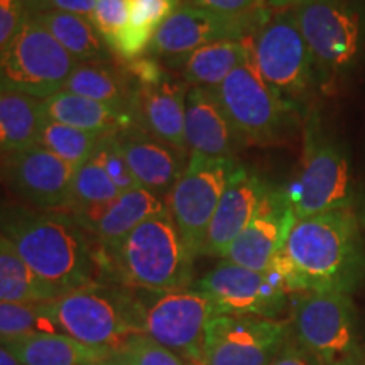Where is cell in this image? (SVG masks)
Returning a JSON list of instances; mask_svg holds the SVG:
<instances>
[{"label":"cell","mask_w":365,"mask_h":365,"mask_svg":"<svg viewBox=\"0 0 365 365\" xmlns=\"http://www.w3.org/2000/svg\"><path fill=\"white\" fill-rule=\"evenodd\" d=\"M269 267L284 279L289 294H350L365 274L357 213L341 208L298 220Z\"/></svg>","instance_id":"6da1fadb"},{"label":"cell","mask_w":365,"mask_h":365,"mask_svg":"<svg viewBox=\"0 0 365 365\" xmlns=\"http://www.w3.org/2000/svg\"><path fill=\"white\" fill-rule=\"evenodd\" d=\"M0 235L41 279L63 293L93 282L98 267L93 244L68 213L0 200Z\"/></svg>","instance_id":"7a4b0ae2"},{"label":"cell","mask_w":365,"mask_h":365,"mask_svg":"<svg viewBox=\"0 0 365 365\" xmlns=\"http://www.w3.org/2000/svg\"><path fill=\"white\" fill-rule=\"evenodd\" d=\"M193 261L166 208L137 225L98 266L107 264L130 289L175 291L190 286Z\"/></svg>","instance_id":"3957f363"},{"label":"cell","mask_w":365,"mask_h":365,"mask_svg":"<svg viewBox=\"0 0 365 365\" xmlns=\"http://www.w3.org/2000/svg\"><path fill=\"white\" fill-rule=\"evenodd\" d=\"M355 190L346 149L327 134L317 115H308L298 175L282 188L296 218L354 208Z\"/></svg>","instance_id":"277c9868"},{"label":"cell","mask_w":365,"mask_h":365,"mask_svg":"<svg viewBox=\"0 0 365 365\" xmlns=\"http://www.w3.org/2000/svg\"><path fill=\"white\" fill-rule=\"evenodd\" d=\"M59 331L93 349L115 354L140 328L139 298L125 289L97 282L73 289L53 301Z\"/></svg>","instance_id":"5b68a950"},{"label":"cell","mask_w":365,"mask_h":365,"mask_svg":"<svg viewBox=\"0 0 365 365\" xmlns=\"http://www.w3.org/2000/svg\"><path fill=\"white\" fill-rule=\"evenodd\" d=\"M254 63L264 81L298 113L312 97L318 75L293 9H282L254 36Z\"/></svg>","instance_id":"8992f818"},{"label":"cell","mask_w":365,"mask_h":365,"mask_svg":"<svg viewBox=\"0 0 365 365\" xmlns=\"http://www.w3.org/2000/svg\"><path fill=\"white\" fill-rule=\"evenodd\" d=\"M212 91L242 145L279 143L296 115L293 108L264 81L254 56L235 68Z\"/></svg>","instance_id":"52a82bcc"},{"label":"cell","mask_w":365,"mask_h":365,"mask_svg":"<svg viewBox=\"0 0 365 365\" xmlns=\"http://www.w3.org/2000/svg\"><path fill=\"white\" fill-rule=\"evenodd\" d=\"M78 63L31 16L0 53V91L44 100L65 88Z\"/></svg>","instance_id":"ba28073f"},{"label":"cell","mask_w":365,"mask_h":365,"mask_svg":"<svg viewBox=\"0 0 365 365\" xmlns=\"http://www.w3.org/2000/svg\"><path fill=\"white\" fill-rule=\"evenodd\" d=\"M293 11L312 53L318 83L333 81L357 63L362 22L349 0H304Z\"/></svg>","instance_id":"9c48e42d"},{"label":"cell","mask_w":365,"mask_h":365,"mask_svg":"<svg viewBox=\"0 0 365 365\" xmlns=\"http://www.w3.org/2000/svg\"><path fill=\"white\" fill-rule=\"evenodd\" d=\"M139 298L140 328L181 359L200 364L208 323L218 317L215 304L200 289L149 291Z\"/></svg>","instance_id":"30bf717a"},{"label":"cell","mask_w":365,"mask_h":365,"mask_svg":"<svg viewBox=\"0 0 365 365\" xmlns=\"http://www.w3.org/2000/svg\"><path fill=\"white\" fill-rule=\"evenodd\" d=\"M235 166V159L190 153L185 171L166 196V208L193 259L203 255L210 222Z\"/></svg>","instance_id":"8fae6325"},{"label":"cell","mask_w":365,"mask_h":365,"mask_svg":"<svg viewBox=\"0 0 365 365\" xmlns=\"http://www.w3.org/2000/svg\"><path fill=\"white\" fill-rule=\"evenodd\" d=\"M293 331L303 350L322 365H335L359 346L357 314L345 293L296 294Z\"/></svg>","instance_id":"7c38bea8"},{"label":"cell","mask_w":365,"mask_h":365,"mask_svg":"<svg viewBox=\"0 0 365 365\" xmlns=\"http://www.w3.org/2000/svg\"><path fill=\"white\" fill-rule=\"evenodd\" d=\"M271 16L272 12L244 17L223 16L185 4L159 27L148 53L153 58L168 61L170 66L181 68L182 61L203 46L218 41L254 38Z\"/></svg>","instance_id":"4fadbf2b"},{"label":"cell","mask_w":365,"mask_h":365,"mask_svg":"<svg viewBox=\"0 0 365 365\" xmlns=\"http://www.w3.org/2000/svg\"><path fill=\"white\" fill-rule=\"evenodd\" d=\"M218 314L276 319L287 307L289 291L274 269L252 271L223 261L198 282Z\"/></svg>","instance_id":"5bb4252c"},{"label":"cell","mask_w":365,"mask_h":365,"mask_svg":"<svg viewBox=\"0 0 365 365\" xmlns=\"http://www.w3.org/2000/svg\"><path fill=\"white\" fill-rule=\"evenodd\" d=\"M287 333L279 319L218 314L207 327L200 365H271Z\"/></svg>","instance_id":"9a60e30c"},{"label":"cell","mask_w":365,"mask_h":365,"mask_svg":"<svg viewBox=\"0 0 365 365\" xmlns=\"http://www.w3.org/2000/svg\"><path fill=\"white\" fill-rule=\"evenodd\" d=\"M76 168L43 145L0 159V180L22 203L48 212H68Z\"/></svg>","instance_id":"2e32d148"},{"label":"cell","mask_w":365,"mask_h":365,"mask_svg":"<svg viewBox=\"0 0 365 365\" xmlns=\"http://www.w3.org/2000/svg\"><path fill=\"white\" fill-rule=\"evenodd\" d=\"M296 222L298 218L284 191L282 188H271L249 225L227 249L223 261L252 271H266L284 247Z\"/></svg>","instance_id":"e0dca14e"},{"label":"cell","mask_w":365,"mask_h":365,"mask_svg":"<svg viewBox=\"0 0 365 365\" xmlns=\"http://www.w3.org/2000/svg\"><path fill=\"white\" fill-rule=\"evenodd\" d=\"M163 210H166L163 198L144 188H137L118 195L112 203L103 207L76 210L68 215L98 245V250H95L98 264L108 257L137 225Z\"/></svg>","instance_id":"ac0fdd59"},{"label":"cell","mask_w":365,"mask_h":365,"mask_svg":"<svg viewBox=\"0 0 365 365\" xmlns=\"http://www.w3.org/2000/svg\"><path fill=\"white\" fill-rule=\"evenodd\" d=\"M271 186L252 168L237 163L210 222L203 255L222 257L249 225Z\"/></svg>","instance_id":"d6986e66"},{"label":"cell","mask_w":365,"mask_h":365,"mask_svg":"<svg viewBox=\"0 0 365 365\" xmlns=\"http://www.w3.org/2000/svg\"><path fill=\"white\" fill-rule=\"evenodd\" d=\"M188 90L190 85L171 73L156 83L135 85V110L140 129L181 153H188L185 140Z\"/></svg>","instance_id":"ffe728a7"},{"label":"cell","mask_w":365,"mask_h":365,"mask_svg":"<svg viewBox=\"0 0 365 365\" xmlns=\"http://www.w3.org/2000/svg\"><path fill=\"white\" fill-rule=\"evenodd\" d=\"M115 140L140 188L166 198L185 171L188 154L163 143L143 129L115 134Z\"/></svg>","instance_id":"44dd1931"},{"label":"cell","mask_w":365,"mask_h":365,"mask_svg":"<svg viewBox=\"0 0 365 365\" xmlns=\"http://www.w3.org/2000/svg\"><path fill=\"white\" fill-rule=\"evenodd\" d=\"M185 140L190 153L234 159L240 140L212 90L190 86L186 97Z\"/></svg>","instance_id":"7402d4cb"},{"label":"cell","mask_w":365,"mask_h":365,"mask_svg":"<svg viewBox=\"0 0 365 365\" xmlns=\"http://www.w3.org/2000/svg\"><path fill=\"white\" fill-rule=\"evenodd\" d=\"M44 117L75 129L110 135L124 130L140 129L135 112L95 102L70 91H58L43 100Z\"/></svg>","instance_id":"603a6c76"},{"label":"cell","mask_w":365,"mask_h":365,"mask_svg":"<svg viewBox=\"0 0 365 365\" xmlns=\"http://www.w3.org/2000/svg\"><path fill=\"white\" fill-rule=\"evenodd\" d=\"M21 365H86L110 357L108 350H100L71 339L65 333L21 336L0 340Z\"/></svg>","instance_id":"cb8c5ba5"},{"label":"cell","mask_w":365,"mask_h":365,"mask_svg":"<svg viewBox=\"0 0 365 365\" xmlns=\"http://www.w3.org/2000/svg\"><path fill=\"white\" fill-rule=\"evenodd\" d=\"M254 56V38L218 41L190 54L181 65V78L190 86L213 90L235 68Z\"/></svg>","instance_id":"d4e9b609"},{"label":"cell","mask_w":365,"mask_h":365,"mask_svg":"<svg viewBox=\"0 0 365 365\" xmlns=\"http://www.w3.org/2000/svg\"><path fill=\"white\" fill-rule=\"evenodd\" d=\"M63 90L137 113L134 81L110 63H78Z\"/></svg>","instance_id":"484cf974"},{"label":"cell","mask_w":365,"mask_h":365,"mask_svg":"<svg viewBox=\"0 0 365 365\" xmlns=\"http://www.w3.org/2000/svg\"><path fill=\"white\" fill-rule=\"evenodd\" d=\"M44 118L43 100L0 91V159L38 145Z\"/></svg>","instance_id":"4316f807"},{"label":"cell","mask_w":365,"mask_h":365,"mask_svg":"<svg viewBox=\"0 0 365 365\" xmlns=\"http://www.w3.org/2000/svg\"><path fill=\"white\" fill-rule=\"evenodd\" d=\"M58 41L76 63H107L110 49L100 38L88 19L73 14L41 12L31 14Z\"/></svg>","instance_id":"83f0119b"},{"label":"cell","mask_w":365,"mask_h":365,"mask_svg":"<svg viewBox=\"0 0 365 365\" xmlns=\"http://www.w3.org/2000/svg\"><path fill=\"white\" fill-rule=\"evenodd\" d=\"M61 289L41 279L27 266L17 249L0 235V301L7 303H48L61 296Z\"/></svg>","instance_id":"f1b7e54d"},{"label":"cell","mask_w":365,"mask_h":365,"mask_svg":"<svg viewBox=\"0 0 365 365\" xmlns=\"http://www.w3.org/2000/svg\"><path fill=\"white\" fill-rule=\"evenodd\" d=\"M180 7L181 0H129V19L118 36L113 54L124 61L143 56L159 27Z\"/></svg>","instance_id":"f546056e"},{"label":"cell","mask_w":365,"mask_h":365,"mask_svg":"<svg viewBox=\"0 0 365 365\" xmlns=\"http://www.w3.org/2000/svg\"><path fill=\"white\" fill-rule=\"evenodd\" d=\"M103 137V134H97V132L75 129V127L44 118L38 144L78 170L95 156Z\"/></svg>","instance_id":"4dcf8cb0"},{"label":"cell","mask_w":365,"mask_h":365,"mask_svg":"<svg viewBox=\"0 0 365 365\" xmlns=\"http://www.w3.org/2000/svg\"><path fill=\"white\" fill-rule=\"evenodd\" d=\"M43 333H61L53 312V301L48 303L0 301V340L43 335Z\"/></svg>","instance_id":"1f68e13d"},{"label":"cell","mask_w":365,"mask_h":365,"mask_svg":"<svg viewBox=\"0 0 365 365\" xmlns=\"http://www.w3.org/2000/svg\"><path fill=\"white\" fill-rule=\"evenodd\" d=\"M118 195L120 191L108 178L102 163L93 156L75 173L71 205L66 213L83 208L103 207V205L112 203Z\"/></svg>","instance_id":"d6a6232c"},{"label":"cell","mask_w":365,"mask_h":365,"mask_svg":"<svg viewBox=\"0 0 365 365\" xmlns=\"http://www.w3.org/2000/svg\"><path fill=\"white\" fill-rule=\"evenodd\" d=\"M115 355L125 365H186L185 359L145 333L130 335Z\"/></svg>","instance_id":"836d02e7"},{"label":"cell","mask_w":365,"mask_h":365,"mask_svg":"<svg viewBox=\"0 0 365 365\" xmlns=\"http://www.w3.org/2000/svg\"><path fill=\"white\" fill-rule=\"evenodd\" d=\"M127 19H129V0H95L91 24L110 53L115 51L117 39L124 31Z\"/></svg>","instance_id":"e575fe53"},{"label":"cell","mask_w":365,"mask_h":365,"mask_svg":"<svg viewBox=\"0 0 365 365\" xmlns=\"http://www.w3.org/2000/svg\"><path fill=\"white\" fill-rule=\"evenodd\" d=\"M95 158L102 163V166L107 171L108 178H110L115 188L122 193H127L130 190L140 188L139 182H137L135 176L132 175L129 164H127L124 154H122L120 148H118L115 134L105 135L102 144L98 145Z\"/></svg>","instance_id":"d590c367"},{"label":"cell","mask_w":365,"mask_h":365,"mask_svg":"<svg viewBox=\"0 0 365 365\" xmlns=\"http://www.w3.org/2000/svg\"><path fill=\"white\" fill-rule=\"evenodd\" d=\"M31 12L19 0H0V53L24 27Z\"/></svg>","instance_id":"8d00e7d4"},{"label":"cell","mask_w":365,"mask_h":365,"mask_svg":"<svg viewBox=\"0 0 365 365\" xmlns=\"http://www.w3.org/2000/svg\"><path fill=\"white\" fill-rule=\"evenodd\" d=\"M191 4L205 11L235 17L272 12L267 0H191Z\"/></svg>","instance_id":"74e56055"},{"label":"cell","mask_w":365,"mask_h":365,"mask_svg":"<svg viewBox=\"0 0 365 365\" xmlns=\"http://www.w3.org/2000/svg\"><path fill=\"white\" fill-rule=\"evenodd\" d=\"M95 11V0H41L33 14L41 12H63L85 17L91 22Z\"/></svg>","instance_id":"f35d334b"},{"label":"cell","mask_w":365,"mask_h":365,"mask_svg":"<svg viewBox=\"0 0 365 365\" xmlns=\"http://www.w3.org/2000/svg\"><path fill=\"white\" fill-rule=\"evenodd\" d=\"M271 365H322L313 355H309L307 350L301 346L284 345V349L276 355Z\"/></svg>","instance_id":"ab89813d"},{"label":"cell","mask_w":365,"mask_h":365,"mask_svg":"<svg viewBox=\"0 0 365 365\" xmlns=\"http://www.w3.org/2000/svg\"><path fill=\"white\" fill-rule=\"evenodd\" d=\"M354 212L357 213L360 225H365V180L362 182V186L355 190Z\"/></svg>","instance_id":"60d3db41"},{"label":"cell","mask_w":365,"mask_h":365,"mask_svg":"<svg viewBox=\"0 0 365 365\" xmlns=\"http://www.w3.org/2000/svg\"><path fill=\"white\" fill-rule=\"evenodd\" d=\"M335 365H365V346H357L352 354L346 355Z\"/></svg>","instance_id":"b9f144b4"},{"label":"cell","mask_w":365,"mask_h":365,"mask_svg":"<svg viewBox=\"0 0 365 365\" xmlns=\"http://www.w3.org/2000/svg\"><path fill=\"white\" fill-rule=\"evenodd\" d=\"M301 2H304V0H267L269 7L279 9V11H282V9H294Z\"/></svg>","instance_id":"7bdbcfd3"},{"label":"cell","mask_w":365,"mask_h":365,"mask_svg":"<svg viewBox=\"0 0 365 365\" xmlns=\"http://www.w3.org/2000/svg\"><path fill=\"white\" fill-rule=\"evenodd\" d=\"M0 365H21L19 360L14 357L2 344H0Z\"/></svg>","instance_id":"ee69618b"},{"label":"cell","mask_w":365,"mask_h":365,"mask_svg":"<svg viewBox=\"0 0 365 365\" xmlns=\"http://www.w3.org/2000/svg\"><path fill=\"white\" fill-rule=\"evenodd\" d=\"M86 365H125V364L122 362V360L118 359L115 354H113V355H110V357L95 360V362H90V364H86Z\"/></svg>","instance_id":"f6af8a7d"},{"label":"cell","mask_w":365,"mask_h":365,"mask_svg":"<svg viewBox=\"0 0 365 365\" xmlns=\"http://www.w3.org/2000/svg\"><path fill=\"white\" fill-rule=\"evenodd\" d=\"M19 2L24 4V6L27 7V11L33 14L36 11V7H38L41 4V0H19Z\"/></svg>","instance_id":"bcb514c9"}]
</instances>
